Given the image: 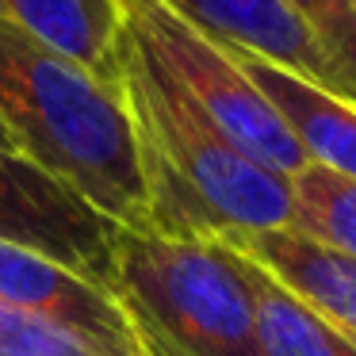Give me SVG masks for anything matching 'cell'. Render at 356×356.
Returning <instances> with one entry per match:
<instances>
[{"mask_svg":"<svg viewBox=\"0 0 356 356\" xmlns=\"http://www.w3.org/2000/svg\"><path fill=\"white\" fill-rule=\"evenodd\" d=\"M0 302L62 325L104 356H142L123 295L47 253L0 241Z\"/></svg>","mask_w":356,"mask_h":356,"instance_id":"6","label":"cell"},{"mask_svg":"<svg viewBox=\"0 0 356 356\" xmlns=\"http://www.w3.org/2000/svg\"><path fill=\"white\" fill-rule=\"evenodd\" d=\"M226 245L253 257L261 268H268L280 284L322 310L341 333L356 345V261L307 234L291 230H253V234H218Z\"/></svg>","mask_w":356,"mask_h":356,"instance_id":"9","label":"cell"},{"mask_svg":"<svg viewBox=\"0 0 356 356\" xmlns=\"http://www.w3.org/2000/svg\"><path fill=\"white\" fill-rule=\"evenodd\" d=\"M0 356H8V353H0Z\"/></svg>","mask_w":356,"mask_h":356,"instance_id":"18","label":"cell"},{"mask_svg":"<svg viewBox=\"0 0 356 356\" xmlns=\"http://www.w3.org/2000/svg\"><path fill=\"white\" fill-rule=\"evenodd\" d=\"M0 24L70 58L92 77L119 85L127 35L119 0H0Z\"/></svg>","mask_w":356,"mask_h":356,"instance_id":"10","label":"cell"},{"mask_svg":"<svg viewBox=\"0 0 356 356\" xmlns=\"http://www.w3.org/2000/svg\"><path fill=\"white\" fill-rule=\"evenodd\" d=\"M119 8H123L127 31L157 58V65L192 96L195 108L234 146L284 177L307 165V154L295 142V134L261 96V88L241 73L226 42L195 27L165 0H119Z\"/></svg>","mask_w":356,"mask_h":356,"instance_id":"4","label":"cell"},{"mask_svg":"<svg viewBox=\"0 0 356 356\" xmlns=\"http://www.w3.org/2000/svg\"><path fill=\"white\" fill-rule=\"evenodd\" d=\"M325 42L356 92V8L353 0H287Z\"/></svg>","mask_w":356,"mask_h":356,"instance_id":"14","label":"cell"},{"mask_svg":"<svg viewBox=\"0 0 356 356\" xmlns=\"http://www.w3.org/2000/svg\"><path fill=\"white\" fill-rule=\"evenodd\" d=\"M165 4L226 47L268 58V62L356 104V92L348 85L345 70L337 65V58L325 50L314 27L287 0H165Z\"/></svg>","mask_w":356,"mask_h":356,"instance_id":"7","label":"cell"},{"mask_svg":"<svg viewBox=\"0 0 356 356\" xmlns=\"http://www.w3.org/2000/svg\"><path fill=\"white\" fill-rule=\"evenodd\" d=\"M115 291L184 356H261L249 280L218 238L119 230Z\"/></svg>","mask_w":356,"mask_h":356,"instance_id":"3","label":"cell"},{"mask_svg":"<svg viewBox=\"0 0 356 356\" xmlns=\"http://www.w3.org/2000/svg\"><path fill=\"white\" fill-rule=\"evenodd\" d=\"M238 261L249 280V291H253V330L261 356H356V345L322 310H314L302 295L280 284L253 257L238 253Z\"/></svg>","mask_w":356,"mask_h":356,"instance_id":"11","label":"cell"},{"mask_svg":"<svg viewBox=\"0 0 356 356\" xmlns=\"http://www.w3.org/2000/svg\"><path fill=\"white\" fill-rule=\"evenodd\" d=\"M353 8H356V0H353Z\"/></svg>","mask_w":356,"mask_h":356,"instance_id":"19","label":"cell"},{"mask_svg":"<svg viewBox=\"0 0 356 356\" xmlns=\"http://www.w3.org/2000/svg\"><path fill=\"white\" fill-rule=\"evenodd\" d=\"M134 333H138V330H134ZM138 353H142V356H161V353L154 348V341H149V337H142V333H138Z\"/></svg>","mask_w":356,"mask_h":356,"instance_id":"16","label":"cell"},{"mask_svg":"<svg viewBox=\"0 0 356 356\" xmlns=\"http://www.w3.org/2000/svg\"><path fill=\"white\" fill-rule=\"evenodd\" d=\"M0 146H12V138H8V131H4V127H0ZM16 149V146H12Z\"/></svg>","mask_w":356,"mask_h":356,"instance_id":"17","label":"cell"},{"mask_svg":"<svg viewBox=\"0 0 356 356\" xmlns=\"http://www.w3.org/2000/svg\"><path fill=\"white\" fill-rule=\"evenodd\" d=\"M0 353L8 356H104L62 325L0 302Z\"/></svg>","mask_w":356,"mask_h":356,"instance_id":"13","label":"cell"},{"mask_svg":"<svg viewBox=\"0 0 356 356\" xmlns=\"http://www.w3.org/2000/svg\"><path fill=\"white\" fill-rule=\"evenodd\" d=\"M0 241L47 253L115 287L119 226L12 146H0Z\"/></svg>","mask_w":356,"mask_h":356,"instance_id":"5","label":"cell"},{"mask_svg":"<svg viewBox=\"0 0 356 356\" xmlns=\"http://www.w3.org/2000/svg\"><path fill=\"white\" fill-rule=\"evenodd\" d=\"M119 92L134 127L149 234L218 238L291 226V177L234 146L131 31L119 54Z\"/></svg>","mask_w":356,"mask_h":356,"instance_id":"1","label":"cell"},{"mask_svg":"<svg viewBox=\"0 0 356 356\" xmlns=\"http://www.w3.org/2000/svg\"><path fill=\"white\" fill-rule=\"evenodd\" d=\"M230 54L238 58L241 73L261 88L264 100L276 108V115L287 123L307 161L356 180V104L268 62V58L249 54V50L230 47Z\"/></svg>","mask_w":356,"mask_h":356,"instance_id":"8","label":"cell"},{"mask_svg":"<svg viewBox=\"0 0 356 356\" xmlns=\"http://www.w3.org/2000/svg\"><path fill=\"white\" fill-rule=\"evenodd\" d=\"M0 127L119 230L149 234L134 127L119 85L0 24Z\"/></svg>","mask_w":356,"mask_h":356,"instance_id":"2","label":"cell"},{"mask_svg":"<svg viewBox=\"0 0 356 356\" xmlns=\"http://www.w3.org/2000/svg\"><path fill=\"white\" fill-rule=\"evenodd\" d=\"M291 230L356 261V180L307 161L299 172H291Z\"/></svg>","mask_w":356,"mask_h":356,"instance_id":"12","label":"cell"},{"mask_svg":"<svg viewBox=\"0 0 356 356\" xmlns=\"http://www.w3.org/2000/svg\"><path fill=\"white\" fill-rule=\"evenodd\" d=\"M131 322H134V330H138L142 337H149V341H154V348H157V353H161V356H184V353H180V348H172V345H169V341H165V337H161V333H157V330H149V325L142 322L138 314H131Z\"/></svg>","mask_w":356,"mask_h":356,"instance_id":"15","label":"cell"}]
</instances>
